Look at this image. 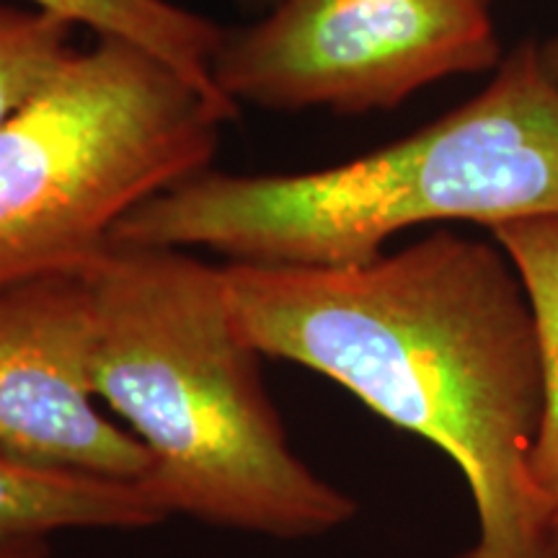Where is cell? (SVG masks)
<instances>
[{"label": "cell", "mask_w": 558, "mask_h": 558, "mask_svg": "<svg viewBox=\"0 0 558 558\" xmlns=\"http://www.w3.org/2000/svg\"><path fill=\"white\" fill-rule=\"evenodd\" d=\"M222 271L256 352L326 375L458 465L478 520L458 558H546L554 509L530 478L543 416L538 324L497 241L435 230L349 267L230 262Z\"/></svg>", "instance_id": "6da1fadb"}, {"label": "cell", "mask_w": 558, "mask_h": 558, "mask_svg": "<svg viewBox=\"0 0 558 558\" xmlns=\"http://www.w3.org/2000/svg\"><path fill=\"white\" fill-rule=\"evenodd\" d=\"M86 279L90 386L148 450L143 486L169 518L305 541L357 514L292 450L222 267L186 248L111 241Z\"/></svg>", "instance_id": "7a4b0ae2"}, {"label": "cell", "mask_w": 558, "mask_h": 558, "mask_svg": "<svg viewBox=\"0 0 558 558\" xmlns=\"http://www.w3.org/2000/svg\"><path fill=\"white\" fill-rule=\"evenodd\" d=\"M525 218H558V83L535 41L478 96L399 143L305 173L199 171L132 209L111 241L349 267L414 226Z\"/></svg>", "instance_id": "3957f363"}, {"label": "cell", "mask_w": 558, "mask_h": 558, "mask_svg": "<svg viewBox=\"0 0 558 558\" xmlns=\"http://www.w3.org/2000/svg\"><path fill=\"white\" fill-rule=\"evenodd\" d=\"M239 109L99 37L0 128V290L75 275L132 209L207 171Z\"/></svg>", "instance_id": "277c9868"}, {"label": "cell", "mask_w": 558, "mask_h": 558, "mask_svg": "<svg viewBox=\"0 0 558 558\" xmlns=\"http://www.w3.org/2000/svg\"><path fill=\"white\" fill-rule=\"evenodd\" d=\"M499 54L486 0H275L222 34L213 81L235 107L369 111Z\"/></svg>", "instance_id": "5b68a950"}, {"label": "cell", "mask_w": 558, "mask_h": 558, "mask_svg": "<svg viewBox=\"0 0 558 558\" xmlns=\"http://www.w3.org/2000/svg\"><path fill=\"white\" fill-rule=\"evenodd\" d=\"M86 269L0 290V448L47 469L135 481L150 456L96 407Z\"/></svg>", "instance_id": "8992f818"}, {"label": "cell", "mask_w": 558, "mask_h": 558, "mask_svg": "<svg viewBox=\"0 0 558 558\" xmlns=\"http://www.w3.org/2000/svg\"><path fill=\"white\" fill-rule=\"evenodd\" d=\"M169 514L135 481L47 469L0 448V535L143 530Z\"/></svg>", "instance_id": "52a82bcc"}, {"label": "cell", "mask_w": 558, "mask_h": 558, "mask_svg": "<svg viewBox=\"0 0 558 558\" xmlns=\"http://www.w3.org/2000/svg\"><path fill=\"white\" fill-rule=\"evenodd\" d=\"M39 9L83 24L96 37L124 39L150 52L209 99L230 104L213 81V60L222 32L199 13L171 0H32Z\"/></svg>", "instance_id": "ba28073f"}, {"label": "cell", "mask_w": 558, "mask_h": 558, "mask_svg": "<svg viewBox=\"0 0 558 558\" xmlns=\"http://www.w3.org/2000/svg\"><path fill=\"white\" fill-rule=\"evenodd\" d=\"M492 239L518 267L541 339L543 416L530 478L550 509L558 507V218H525L492 228Z\"/></svg>", "instance_id": "9c48e42d"}, {"label": "cell", "mask_w": 558, "mask_h": 558, "mask_svg": "<svg viewBox=\"0 0 558 558\" xmlns=\"http://www.w3.org/2000/svg\"><path fill=\"white\" fill-rule=\"evenodd\" d=\"M73 21L47 9L0 5V128L37 101L70 60Z\"/></svg>", "instance_id": "30bf717a"}, {"label": "cell", "mask_w": 558, "mask_h": 558, "mask_svg": "<svg viewBox=\"0 0 558 558\" xmlns=\"http://www.w3.org/2000/svg\"><path fill=\"white\" fill-rule=\"evenodd\" d=\"M47 535H0V558H50Z\"/></svg>", "instance_id": "8fae6325"}, {"label": "cell", "mask_w": 558, "mask_h": 558, "mask_svg": "<svg viewBox=\"0 0 558 558\" xmlns=\"http://www.w3.org/2000/svg\"><path fill=\"white\" fill-rule=\"evenodd\" d=\"M538 54H541L543 68H546V73L558 83V37L548 39L546 45H538Z\"/></svg>", "instance_id": "7c38bea8"}, {"label": "cell", "mask_w": 558, "mask_h": 558, "mask_svg": "<svg viewBox=\"0 0 558 558\" xmlns=\"http://www.w3.org/2000/svg\"><path fill=\"white\" fill-rule=\"evenodd\" d=\"M546 558H558V507L554 509L546 533Z\"/></svg>", "instance_id": "4fadbf2b"}, {"label": "cell", "mask_w": 558, "mask_h": 558, "mask_svg": "<svg viewBox=\"0 0 558 558\" xmlns=\"http://www.w3.org/2000/svg\"><path fill=\"white\" fill-rule=\"evenodd\" d=\"M246 3H251V5H254V3H275V0H246Z\"/></svg>", "instance_id": "5bb4252c"}, {"label": "cell", "mask_w": 558, "mask_h": 558, "mask_svg": "<svg viewBox=\"0 0 558 558\" xmlns=\"http://www.w3.org/2000/svg\"><path fill=\"white\" fill-rule=\"evenodd\" d=\"M486 3H488V0H486Z\"/></svg>", "instance_id": "9a60e30c"}]
</instances>
